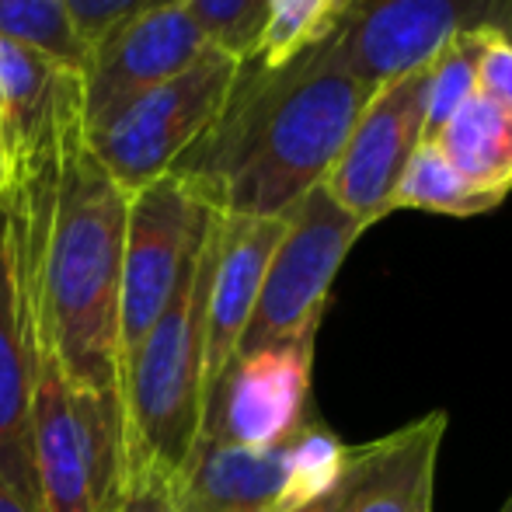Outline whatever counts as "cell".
I'll use <instances>...</instances> for the list:
<instances>
[{"label":"cell","instance_id":"6da1fadb","mask_svg":"<svg viewBox=\"0 0 512 512\" xmlns=\"http://www.w3.org/2000/svg\"><path fill=\"white\" fill-rule=\"evenodd\" d=\"M18 213L35 349L74 387L119 394V283L129 192L88 129L7 185Z\"/></svg>","mask_w":512,"mask_h":512},{"label":"cell","instance_id":"7a4b0ae2","mask_svg":"<svg viewBox=\"0 0 512 512\" xmlns=\"http://www.w3.org/2000/svg\"><path fill=\"white\" fill-rule=\"evenodd\" d=\"M377 88L331 32L283 67L248 60L223 112L171 175L213 213L286 216L324 182Z\"/></svg>","mask_w":512,"mask_h":512},{"label":"cell","instance_id":"3957f363","mask_svg":"<svg viewBox=\"0 0 512 512\" xmlns=\"http://www.w3.org/2000/svg\"><path fill=\"white\" fill-rule=\"evenodd\" d=\"M216 255V213L196 244L164 314L143 338L140 352L122 380L129 460L133 481H182L203 436V335L206 293Z\"/></svg>","mask_w":512,"mask_h":512},{"label":"cell","instance_id":"277c9868","mask_svg":"<svg viewBox=\"0 0 512 512\" xmlns=\"http://www.w3.org/2000/svg\"><path fill=\"white\" fill-rule=\"evenodd\" d=\"M28 450L35 512H119L133 492L122 398L74 387L49 359L35 373Z\"/></svg>","mask_w":512,"mask_h":512},{"label":"cell","instance_id":"5b68a950","mask_svg":"<svg viewBox=\"0 0 512 512\" xmlns=\"http://www.w3.org/2000/svg\"><path fill=\"white\" fill-rule=\"evenodd\" d=\"M241 63L209 46L189 70L136 98L105 129L88 136L98 164L133 196L171 175L223 112Z\"/></svg>","mask_w":512,"mask_h":512},{"label":"cell","instance_id":"8992f818","mask_svg":"<svg viewBox=\"0 0 512 512\" xmlns=\"http://www.w3.org/2000/svg\"><path fill=\"white\" fill-rule=\"evenodd\" d=\"M370 230L363 220L349 216L324 185L310 189L297 206L286 213L283 241L269 258L262 279L255 314H251L237 356L269 345L297 342V338H317L324 307L331 297L338 269L352 244ZM234 356V359H237Z\"/></svg>","mask_w":512,"mask_h":512},{"label":"cell","instance_id":"52a82bcc","mask_svg":"<svg viewBox=\"0 0 512 512\" xmlns=\"http://www.w3.org/2000/svg\"><path fill=\"white\" fill-rule=\"evenodd\" d=\"M213 209L178 175H164L129 196L119 283V387L143 338L164 314Z\"/></svg>","mask_w":512,"mask_h":512},{"label":"cell","instance_id":"ba28073f","mask_svg":"<svg viewBox=\"0 0 512 512\" xmlns=\"http://www.w3.org/2000/svg\"><path fill=\"white\" fill-rule=\"evenodd\" d=\"M481 28L512 39V0H342L328 32L366 81L384 84Z\"/></svg>","mask_w":512,"mask_h":512},{"label":"cell","instance_id":"9c48e42d","mask_svg":"<svg viewBox=\"0 0 512 512\" xmlns=\"http://www.w3.org/2000/svg\"><path fill=\"white\" fill-rule=\"evenodd\" d=\"M209 49L189 4H164L115 25L91 46L84 70V126L88 136L105 129L136 98L189 70Z\"/></svg>","mask_w":512,"mask_h":512},{"label":"cell","instance_id":"30bf717a","mask_svg":"<svg viewBox=\"0 0 512 512\" xmlns=\"http://www.w3.org/2000/svg\"><path fill=\"white\" fill-rule=\"evenodd\" d=\"M425 81L429 63L380 84L321 182L324 192L366 227L391 216V192L422 140Z\"/></svg>","mask_w":512,"mask_h":512},{"label":"cell","instance_id":"8fae6325","mask_svg":"<svg viewBox=\"0 0 512 512\" xmlns=\"http://www.w3.org/2000/svg\"><path fill=\"white\" fill-rule=\"evenodd\" d=\"M314 338L237 356L206 398L203 436L272 450L304 429Z\"/></svg>","mask_w":512,"mask_h":512},{"label":"cell","instance_id":"7c38bea8","mask_svg":"<svg viewBox=\"0 0 512 512\" xmlns=\"http://www.w3.org/2000/svg\"><path fill=\"white\" fill-rule=\"evenodd\" d=\"M84 129L81 70L0 39V150L7 178H25L42 157Z\"/></svg>","mask_w":512,"mask_h":512},{"label":"cell","instance_id":"4fadbf2b","mask_svg":"<svg viewBox=\"0 0 512 512\" xmlns=\"http://www.w3.org/2000/svg\"><path fill=\"white\" fill-rule=\"evenodd\" d=\"M39 373L32 304L21 262V230L11 196H0V474L35 509L28 408Z\"/></svg>","mask_w":512,"mask_h":512},{"label":"cell","instance_id":"5bb4252c","mask_svg":"<svg viewBox=\"0 0 512 512\" xmlns=\"http://www.w3.org/2000/svg\"><path fill=\"white\" fill-rule=\"evenodd\" d=\"M286 216H223L216 213V255L206 293L203 335V387L206 398L227 366L255 314L262 279L276 244L283 241Z\"/></svg>","mask_w":512,"mask_h":512},{"label":"cell","instance_id":"9a60e30c","mask_svg":"<svg viewBox=\"0 0 512 512\" xmlns=\"http://www.w3.org/2000/svg\"><path fill=\"white\" fill-rule=\"evenodd\" d=\"M446 411L401 425L384 439L352 446L342 478V512H432Z\"/></svg>","mask_w":512,"mask_h":512},{"label":"cell","instance_id":"2e32d148","mask_svg":"<svg viewBox=\"0 0 512 512\" xmlns=\"http://www.w3.org/2000/svg\"><path fill=\"white\" fill-rule=\"evenodd\" d=\"M178 485L192 512H279L286 485V443L251 450L199 436Z\"/></svg>","mask_w":512,"mask_h":512},{"label":"cell","instance_id":"e0dca14e","mask_svg":"<svg viewBox=\"0 0 512 512\" xmlns=\"http://www.w3.org/2000/svg\"><path fill=\"white\" fill-rule=\"evenodd\" d=\"M432 143L474 189L499 199L512 192V115L481 91L453 112Z\"/></svg>","mask_w":512,"mask_h":512},{"label":"cell","instance_id":"ac0fdd59","mask_svg":"<svg viewBox=\"0 0 512 512\" xmlns=\"http://www.w3.org/2000/svg\"><path fill=\"white\" fill-rule=\"evenodd\" d=\"M502 199L492 192H481L439 154L432 140H418L405 161L398 185L391 192V213L398 209H425L443 216H481L495 209Z\"/></svg>","mask_w":512,"mask_h":512},{"label":"cell","instance_id":"d6986e66","mask_svg":"<svg viewBox=\"0 0 512 512\" xmlns=\"http://www.w3.org/2000/svg\"><path fill=\"white\" fill-rule=\"evenodd\" d=\"M0 39L81 74L91 60V49L77 32L67 0H0Z\"/></svg>","mask_w":512,"mask_h":512},{"label":"cell","instance_id":"ffe728a7","mask_svg":"<svg viewBox=\"0 0 512 512\" xmlns=\"http://www.w3.org/2000/svg\"><path fill=\"white\" fill-rule=\"evenodd\" d=\"M352 446H345L331 429L304 422V429L286 443V485L279 512L304 509L338 492L349 471Z\"/></svg>","mask_w":512,"mask_h":512},{"label":"cell","instance_id":"44dd1931","mask_svg":"<svg viewBox=\"0 0 512 512\" xmlns=\"http://www.w3.org/2000/svg\"><path fill=\"white\" fill-rule=\"evenodd\" d=\"M488 35L495 32H460L429 60V81H425V115L422 140H432L460 105L478 91V60Z\"/></svg>","mask_w":512,"mask_h":512},{"label":"cell","instance_id":"7402d4cb","mask_svg":"<svg viewBox=\"0 0 512 512\" xmlns=\"http://www.w3.org/2000/svg\"><path fill=\"white\" fill-rule=\"evenodd\" d=\"M338 7L342 0H269V21L255 60L262 67H283L328 32Z\"/></svg>","mask_w":512,"mask_h":512},{"label":"cell","instance_id":"603a6c76","mask_svg":"<svg viewBox=\"0 0 512 512\" xmlns=\"http://www.w3.org/2000/svg\"><path fill=\"white\" fill-rule=\"evenodd\" d=\"M185 4L209 46L234 56L237 63L255 60L269 21V0H185Z\"/></svg>","mask_w":512,"mask_h":512},{"label":"cell","instance_id":"cb8c5ba5","mask_svg":"<svg viewBox=\"0 0 512 512\" xmlns=\"http://www.w3.org/2000/svg\"><path fill=\"white\" fill-rule=\"evenodd\" d=\"M164 4H178V0H67L70 14H74V25L81 32V39L88 42V49L95 42H102L115 25Z\"/></svg>","mask_w":512,"mask_h":512},{"label":"cell","instance_id":"d4e9b609","mask_svg":"<svg viewBox=\"0 0 512 512\" xmlns=\"http://www.w3.org/2000/svg\"><path fill=\"white\" fill-rule=\"evenodd\" d=\"M478 91L512 115V39L488 35L478 60Z\"/></svg>","mask_w":512,"mask_h":512},{"label":"cell","instance_id":"484cf974","mask_svg":"<svg viewBox=\"0 0 512 512\" xmlns=\"http://www.w3.org/2000/svg\"><path fill=\"white\" fill-rule=\"evenodd\" d=\"M119 512H192L182 499V485L168 478H140L133 481L126 506Z\"/></svg>","mask_w":512,"mask_h":512},{"label":"cell","instance_id":"4316f807","mask_svg":"<svg viewBox=\"0 0 512 512\" xmlns=\"http://www.w3.org/2000/svg\"><path fill=\"white\" fill-rule=\"evenodd\" d=\"M0 512H35L11 485H7L4 474H0Z\"/></svg>","mask_w":512,"mask_h":512},{"label":"cell","instance_id":"83f0119b","mask_svg":"<svg viewBox=\"0 0 512 512\" xmlns=\"http://www.w3.org/2000/svg\"><path fill=\"white\" fill-rule=\"evenodd\" d=\"M342 488V485H338ZM338 509V492L335 495H328L324 502H314V506H304V509H290V512H335Z\"/></svg>","mask_w":512,"mask_h":512},{"label":"cell","instance_id":"f1b7e54d","mask_svg":"<svg viewBox=\"0 0 512 512\" xmlns=\"http://www.w3.org/2000/svg\"><path fill=\"white\" fill-rule=\"evenodd\" d=\"M7 182H11V178H7V161H4V150H0V196L7 192Z\"/></svg>","mask_w":512,"mask_h":512},{"label":"cell","instance_id":"f546056e","mask_svg":"<svg viewBox=\"0 0 512 512\" xmlns=\"http://www.w3.org/2000/svg\"><path fill=\"white\" fill-rule=\"evenodd\" d=\"M502 512H512V499L506 502V506H502Z\"/></svg>","mask_w":512,"mask_h":512},{"label":"cell","instance_id":"4dcf8cb0","mask_svg":"<svg viewBox=\"0 0 512 512\" xmlns=\"http://www.w3.org/2000/svg\"><path fill=\"white\" fill-rule=\"evenodd\" d=\"M335 512H342V492H338V509Z\"/></svg>","mask_w":512,"mask_h":512}]
</instances>
